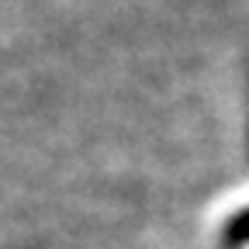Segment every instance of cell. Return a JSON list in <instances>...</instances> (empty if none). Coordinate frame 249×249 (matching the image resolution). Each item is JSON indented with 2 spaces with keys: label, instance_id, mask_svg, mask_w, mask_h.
I'll return each instance as SVG.
<instances>
[{
  "label": "cell",
  "instance_id": "cell-1",
  "mask_svg": "<svg viewBox=\"0 0 249 249\" xmlns=\"http://www.w3.org/2000/svg\"><path fill=\"white\" fill-rule=\"evenodd\" d=\"M225 239H229L232 246H246V242H249V208H246V211H239L232 222H229Z\"/></svg>",
  "mask_w": 249,
  "mask_h": 249
}]
</instances>
